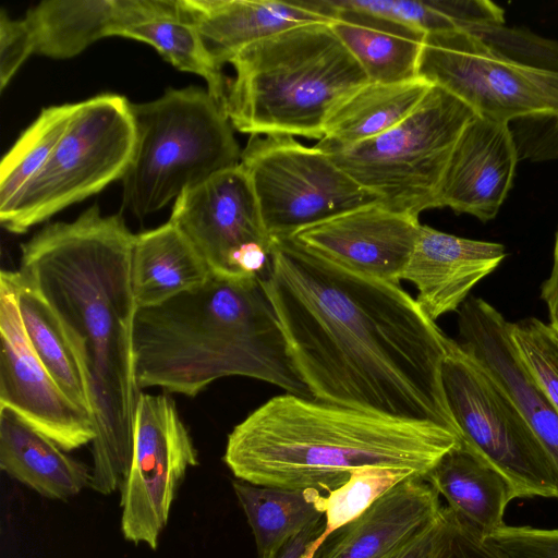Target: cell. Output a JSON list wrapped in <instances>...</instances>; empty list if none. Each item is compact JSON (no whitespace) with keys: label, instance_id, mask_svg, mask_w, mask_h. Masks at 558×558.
<instances>
[{"label":"cell","instance_id":"1","mask_svg":"<svg viewBox=\"0 0 558 558\" xmlns=\"http://www.w3.org/2000/svg\"><path fill=\"white\" fill-rule=\"evenodd\" d=\"M314 399L445 426L449 338L399 283L344 270L292 236L274 239L260 277Z\"/></svg>","mask_w":558,"mask_h":558},{"label":"cell","instance_id":"2","mask_svg":"<svg viewBox=\"0 0 558 558\" xmlns=\"http://www.w3.org/2000/svg\"><path fill=\"white\" fill-rule=\"evenodd\" d=\"M134 240L121 215L104 216L93 205L21 245L19 271L61 317L85 359L97 429L89 487L101 495L117 490L129 472L142 393L133 350Z\"/></svg>","mask_w":558,"mask_h":558},{"label":"cell","instance_id":"3","mask_svg":"<svg viewBox=\"0 0 558 558\" xmlns=\"http://www.w3.org/2000/svg\"><path fill=\"white\" fill-rule=\"evenodd\" d=\"M460 444L457 434L433 422L284 393L234 426L222 460L238 480L327 494L364 468L425 477Z\"/></svg>","mask_w":558,"mask_h":558},{"label":"cell","instance_id":"4","mask_svg":"<svg viewBox=\"0 0 558 558\" xmlns=\"http://www.w3.org/2000/svg\"><path fill=\"white\" fill-rule=\"evenodd\" d=\"M138 387L195 397L226 376H245L314 399L291 359L260 277L216 276L160 305L138 308L133 330Z\"/></svg>","mask_w":558,"mask_h":558},{"label":"cell","instance_id":"5","mask_svg":"<svg viewBox=\"0 0 558 558\" xmlns=\"http://www.w3.org/2000/svg\"><path fill=\"white\" fill-rule=\"evenodd\" d=\"M223 110L251 136L322 140L332 110L368 82L329 22L299 25L239 51Z\"/></svg>","mask_w":558,"mask_h":558},{"label":"cell","instance_id":"6","mask_svg":"<svg viewBox=\"0 0 558 558\" xmlns=\"http://www.w3.org/2000/svg\"><path fill=\"white\" fill-rule=\"evenodd\" d=\"M131 109L136 144L121 182L123 206L137 218L240 165L233 126L207 89L168 88L157 99L131 102Z\"/></svg>","mask_w":558,"mask_h":558},{"label":"cell","instance_id":"7","mask_svg":"<svg viewBox=\"0 0 558 558\" xmlns=\"http://www.w3.org/2000/svg\"><path fill=\"white\" fill-rule=\"evenodd\" d=\"M475 116L459 98L433 85L413 112L387 132L349 146H315L383 205L418 217L437 208L452 150Z\"/></svg>","mask_w":558,"mask_h":558},{"label":"cell","instance_id":"8","mask_svg":"<svg viewBox=\"0 0 558 558\" xmlns=\"http://www.w3.org/2000/svg\"><path fill=\"white\" fill-rule=\"evenodd\" d=\"M136 130L131 102L100 94L77 102L50 158L0 214L4 229L24 233L124 175L134 154Z\"/></svg>","mask_w":558,"mask_h":558},{"label":"cell","instance_id":"9","mask_svg":"<svg viewBox=\"0 0 558 558\" xmlns=\"http://www.w3.org/2000/svg\"><path fill=\"white\" fill-rule=\"evenodd\" d=\"M442 385L461 442L500 471L518 498H556L557 473L545 448L507 391L453 339Z\"/></svg>","mask_w":558,"mask_h":558},{"label":"cell","instance_id":"10","mask_svg":"<svg viewBox=\"0 0 558 558\" xmlns=\"http://www.w3.org/2000/svg\"><path fill=\"white\" fill-rule=\"evenodd\" d=\"M240 165L272 239L293 236L343 213L380 202L324 150L291 136H251Z\"/></svg>","mask_w":558,"mask_h":558},{"label":"cell","instance_id":"11","mask_svg":"<svg viewBox=\"0 0 558 558\" xmlns=\"http://www.w3.org/2000/svg\"><path fill=\"white\" fill-rule=\"evenodd\" d=\"M417 76L495 121L558 116V72L517 62L466 31L426 34Z\"/></svg>","mask_w":558,"mask_h":558},{"label":"cell","instance_id":"12","mask_svg":"<svg viewBox=\"0 0 558 558\" xmlns=\"http://www.w3.org/2000/svg\"><path fill=\"white\" fill-rule=\"evenodd\" d=\"M171 221L191 242L213 276L262 277L274 239L268 234L250 180L241 165L184 191Z\"/></svg>","mask_w":558,"mask_h":558},{"label":"cell","instance_id":"13","mask_svg":"<svg viewBox=\"0 0 558 558\" xmlns=\"http://www.w3.org/2000/svg\"><path fill=\"white\" fill-rule=\"evenodd\" d=\"M197 451L174 401L142 392L134 425L133 456L120 485L121 532L135 545L158 546L186 471Z\"/></svg>","mask_w":558,"mask_h":558},{"label":"cell","instance_id":"14","mask_svg":"<svg viewBox=\"0 0 558 558\" xmlns=\"http://www.w3.org/2000/svg\"><path fill=\"white\" fill-rule=\"evenodd\" d=\"M0 407L17 413L64 451L93 442L94 416L59 387L25 332L10 270L0 275Z\"/></svg>","mask_w":558,"mask_h":558},{"label":"cell","instance_id":"15","mask_svg":"<svg viewBox=\"0 0 558 558\" xmlns=\"http://www.w3.org/2000/svg\"><path fill=\"white\" fill-rule=\"evenodd\" d=\"M421 226L417 216L378 202L303 229L292 238L344 270L400 284Z\"/></svg>","mask_w":558,"mask_h":558},{"label":"cell","instance_id":"16","mask_svg":"<svg viewBox=\"0 0 558 558\" xmlns=\"http://www.w3.org/2000/svg\"><path fill=\"white\" fill-rule=\"evenodd\" d=\"M519 154L509 123L475 116L450 156L437 207L494 219L513 185Z\"/></svg>","mask_w":558,"mask_h":558},{"label":"cell","instance_id":"17","mask_svg":"<svg viewBox=\"0 0 558 558\" xmlns=\"http://www.w3.org/2000/svg\"><path fill=\"white\" fill-rule=\"evenodd\" d=\"M510 325L490 303L471 296L458 310V342L513 400L550 457L558 478V410L521 361Z\"/></svg>","mask_w":558,"mask_h":558},{"label":"cell","instance_id":"18","mask_svg":"<svg viewBox=\"0 0 558 558\" xmlns=\"http://www.w3.org/2000/svg\"><path fill=\"white\" fill-rule=\"evenodd\" d=\"M507 256L497 242L472 240L422 225L402 280L416 287V301L436 322L458 312L471 290Z\"/></svg>","mask_w":558,"mask_h":558},{"label":"cell","instance_id":"19","mask_svg":"<svg viewBox=\"0 0 558 558\" xmlns=\"http://www.w3.org/2000/svg\"><path fill=\"white\" fill-rule=\"evenodd\" d=\"M442 507L425 477L410 476L335 530L312 558H380L432 525Z\"/></svg>","mask_w":558,"mask_h":558},{"label":"cell","instance_id":"20","mask_svg":"<svg viewBox=\"0 0 558 558\" xmlns=\"http://www.w3.org/2000/svg\"><path fill=\"white\" fill-rule=\"evenodd\" d=\"M171 0H46L24 17L34 35L35 53L69 59L95 41L163 12Z\"/></svg>","mask_w":558,"mask_h":558},{"label":"cell","instance_id":"21","mask_svg":"<svg viewBox=\"0 0 558 558\" xmlns=\"http://www.w3.org/2000/svg\"><path fill=\"white\" fill-rule=\"evenodd\" d=\"M182 15L197 29L222 69L243 48L289 28L330 20L300 0H178Z\"/></svg>","mask_w":558,"mask_h":558},{"label":"cell","instance_id":"22","mask_svg":"<svg viewBox=\"0 0 558 558\" xmlns=\"http://www.w3.org/2000/svg\"><path fill=\"white\" fill-rule=\"evenodd\" d=\"M0 468L53 500H68L92 482V469L7 407H0Z\"/></svg>","mask_w":558,"mask_h":558},{"label":"cell","instance_id":"23","mask_svg":"<svg viewBox=\"0 0 558 558\" xmlns=\"http://www.w3.org/2000/svg\"><path fill=\"white\" fill-rule=\"evenodd\" d=\"M425 478L447 507L483 537L506 525V508L518 498L512 483L463 442L446 453Z\"/></svg>","mask_w":558,"mask_h":558},{"label":"cell","instance_id":"24","mask_svg":"<svg viewBox=\"0 0 558 558\" xmlns=\"http://www.w3.org/2000/svg\"><path fill=\"white\" fill-rule=\"evenodd\" d=\"M210 277L205 260L171 221L135 234L131 282L138 308L195 290Z\"/></svg>","mask_w":558,"mask_h":558},{"label":"cell","instance_id":"25","mask_svg":"<svg viewBox=\"0 0 558 558\" xmlns=\"http://www.w3.org/2000/svg\"><path fill=\"white\" fill-rule=\"evenodd\" d=\"M329 25L369 82L392 84L418 77L425 32L347 10L335 12Z\"/></svg>","mask_w":558,"mask_h":558},{"label":"cell","instance_id":"26","mask_svg":"<svg viewBox=\"0 0 558 558\" xmlns=\"http://www.w3.org/2000/svg\"><path fill=\"white\" fill-rule=\"evenodd\" d=\"M11 277L20 316L33 350L62 391L93 415L89 374L77 342L33 283L19 270L11 271Z\"/></svg>","mask_w":558,"mask_h":558},{"label":"cell","instance_id":"27","mask_svg":"<svg viewBox=\"0 0 558 558\" xmlns=\"http://www.w3.org/2000/svg\"><path fill=\"white\" fill-rule=\"evenodd\" d=\"M432 86L421 77L392 84L368 81L332 110L319 142L349 146L376 137L411 114Z\"/></svg>","mask_w":558,"mask_h":558},{"label":"cell","instance_id":"28","mask_svg":"<svg viewBox=\"0 0 558 558\" xmlns=\"http://www.w3.org/2000/svg\"><path fill=\"white\" fill-rule=\"evenodd\" d=\"M232 488L251 526L259 558L325 515L326 494L317 489L260 486L238 478Z\"/></svg>","mask_w":558,"mask_h":558},{"label":"cell","instance_id":"29","mask_svg":"<svg viewBox=\"0 0 558 558\" xmlns=\"http://www.w3.org/2000/svg\"><path fill=\"white\" fill-rule=\"evenodd\" d=\"M119 36L146 43L177 69L202 76L207 90L222 105L228 78L195 26L182 15L178 0L166 11L126 27Z\"/></svg>","mask_w":558,"mask_h":558},{"label":"cell","instance_id":"30","mask_svg":"<svg viewBox=\"0 0 558 558\" xmlns=\"http://www.w3.org/2000/svg\"><path fill=\"white\" fill-rule=\"evenodd\" d=\"M76 104L49 106L19 136L0 165V214L46 165L73 116Z\"/></svg>","mask_w":558,"mask_h":558},{"label":"cell","instance_id":"31","mask_svg":"<svg viewBox=\"0 0 558 558\" xmlns=\"http://www.w3.org/2000/svg\"><path fill=\"white\" fill-rule=\"evenodd\" d=\"M410 476L414 475L396 469L364 468L353 472L344 484L327 493L325 529L310 549L308 558L335 530L357 518L387 490Z\"/></svg>","mask_w":558,"mask_h":558},{"label":"cell","instance_id":"32","mask_svg":"<svg viewBox=\"0 0 558 558\" xmlns=\"http://www.w3.org/2000/svg\"><path fill=\"white\" fill-rule=\"evenodd\" d=\"M515 350L544 393L558 410V338L549 323L536 317L510 325Z\"/></svg>","mask_w":558,"mask_h":558},{"label":"cell","instance_id":"33","mask_svg":"<svg viewBox=\"0 0 558 558\" xmlns=\"http://www.w3.org/2000/svg\"><path fill=\"white\" fill-rule=\"evenodd\" d=\"M466 31L489 48L517 62L553 72H558V41L524 28L502 24H485Z\"/></svg>","mask_w":558,"mask_h":558},{"label":"cell","instance_id":"34","mask_svg":"<svg viewBox=\"0 0 558 558\" xmlns=\"http://www.w3.org/2000/svg\"><path fill=\"white\" fill-rule=\"evenodd\" d=\"M484 538L508 558H558V529L505 525Z\"/></svg>","mask_w":558,"mask_h":558},{"label":"cell","instance_id":"35","mask_svg":"<svg viewBox=\"0 0 558 558\" xmlns=\"http://www.w3.org/2000/svg\"><path fill=\"white\" fill-rule=\"evenodd\" d=\"M519 160L558 161V116L514 121Z\"/></svg>","mask_w":558,"mask_h":558},{"label":"cell","instance_id":"36","mask_svg":"<svg viewBox=\"0 0 558 558\" xmlns=\"http://www.w3.org/2000/svg\"><path fill=\"white\" fill-rule=\"evenodd\" d=\"M35 39L25 19L0 14V88L3 90L26 59L35 53Z\"/></svg>","mask_w":558,"mask_h":558},{"label":"cell","instance_id":"37","mask_svg":"<svg viewBox=\"0 0 558 558\" xmlns=\"http://www.w3.org/2000/svg\"><path fill=\"white\" fill-rule=\"evenodd\" d=\"M453 526V512L444 506L426 530L380 558H445Z\"/></svg>","mask_w":558,"mask_h":558},{"label":"cell","instance_id":"38","mask_svg":"<svg viewBox=\"0 0 558 558\" xmlns=\"http://www.w3.org/2000/svg\"><path fill=\"white\" fill-rule=\"evenodd\" d=\"M445 558L508 557L488 543L475 527L453 512L452 533Z\"/></svg>","mask_w":558,"mask_h":558},{"label":"cell","instance_id":"39","mask_svg":"<svg viewBox=\"0 0 558 558\" xmlns=\"http://www.w3.org/2000/svg\"><path fill=\"white\" fill-rule=\"evenodd\" d=\"M325 529L324 519L307 526L264 558H308V553Z\"/></svg>","mask_w":558,"mask_h":558},{"label":"cell","instance_id":"40","mask_svg":"<svg viewBox=\"0 0 558 558\" xmlns=\"http://www.w3.org/2000/svg\"><path fill=\"white\" fill-rule=\"evenodd\" d=\"M541 298L547 307L549 324L558 323V229L555 236L553 267L548 278L542 283Z\"/></svg>","mask_w":558,"mask_h":558},{"label":"cell","instance_id":"41","mask_svg":"<svg viewBox=\"0 0 558 558\" xmlns=\"http://www.w3.org/2000/svg\"><path fill=\"white\" fill-rule=\"evenodd\" d=\"M551 327L555 329V332H556L557 338H558V323L553 325Z\"/></svg>","mask_w":558,"mask_h":558}]
</instances>
